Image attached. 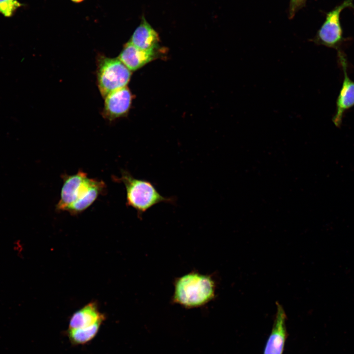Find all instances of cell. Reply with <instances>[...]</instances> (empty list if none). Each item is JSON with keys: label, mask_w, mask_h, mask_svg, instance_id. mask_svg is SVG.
<instances>
[{"label": "cell", "mask_w": 354, "mask_h": 354, "mask_svg": "<svg viewBox=\"0 0 354 354\" xmlns=\"http://www.w3.org/2000/svg\"><path fill=\"white\" fill-rule=\"evenodd\" d=\"M214 283L209 276L192 272L177 280L173 299L185 307H199L214 297Z\"/></svg>", "instance_id": "1"}, {"label": "cell", "mask_w": 354, "mask_h": 354, "mask_svg": "<svg viewBox=\"0 0 354 354\" xmlns=\"http://www.w3.org/2000/svg\"><path fill=\"white\" fill-rule=\"evenodd\" d=\"M118 180L125 186L126 205L135 209L139 217L158 204L163 202L174 204L176 201L175 197L161 195L150 181L135 178L127 171L122 170Z\"/></svg>", "instance_id": "2"}, {"label": "cell", "mask_w": 354, "mask_h": 354, "mask_svg": "<svg viewBox=\"0 0 354 354\" xmlns=\"http://www.w3.org/2000/svg\"><path fill=\"white\" fill-rule=\"evenodd\" d=\"M97 60V84L104 98L111 92L126 87L131 72L118 58L101 55Z\"/></svg>", "instance_id": "3"}, {"label": "cell", "mask_w": 354, "mask_h": 354, "mask_svg": "<svg viewBox=\"0 0 354 354\" xmlns=\"http://www.w3.org/2000/svg\"><path fill=\"white\" fill-rule=\"evenodd\" d=\"M353 0H344L342 3L328 12L326 18L311 41L318 45L340 51V46L344 40L340 23V14L347 7H353Z\"/></svg>", "instance_id": "4"}, {"label": "cell", "mask_w": 354, "mask_h": 354, "mask_svg": "<svg viewBox=\"0 0 354 354\" xmlns=\"http://www.w3.org/2000/svg\"><path fill=\"white\" fill-rule=\"evenodd\" d=\"M62 179L60 198L56 206L58 211H66L74 203L86 197L94 178H89L87 173L79 170L75 174L64 175Z\"/></svg>", "instance_id": "5"}, {"label": "cell", "mask_w": 354, "mask_h": 354, "mask_svg": "<svg viewBox=\"0 0 354 354\" xmlns=\"http://www.w3.org/2000/svg\"><path fill=\"white\" fill-rule=\"evenodd\" d=\"M338 56L343 69L344 79L336 100V111L332 120L336 127H339L346 111L354 106V81L348 76L347 60L341 50L338 51Z\"/></svg>", "instance_id": "6"}, {"label": "cell", "mask_w": 354, "mask_h": 354, "mask_svg": "<svg viewBox=\"0 0 354 354\" xmlns=\"http://www.w3.org/2000/svg\"><path fill=\"white\" fill-rule=\"evenodd\" d=\"M132 98L127 87L111 92L104 98L103 117L109 121L125 117L131 107Z\"/></svg>", "instance_id": "7"}, {"label": "cell", "mask_w": 354, "mask_h": 354, "mask_svg": "<svg viewBox=\"0 0 354 354\" xmlns=\"http://www.w3.org/2000/svg\"><path fill=\"white\" fill-rule=\"evenodd\" d=\"M277 311L271 331L266 342L263 354H283L287 332L286 315L282 307L277 304Z\"/></svg>", "instance_id": "8"}, {"label": "cell", "mask_w": 354, "mask_h": 354, "mask_svg": "<svg viewBox=\"0 0 354 354\" xmlns=\"http://www.w3.org/2000/svg\"><path fill=\"white\" fill-rule=\"evenodd\" d=\"M159 50H145L129 41L124 45L118 58L131 71H136L157 59Z\"/></svg>", "instance_id": "9"}, {"label": "cell", "mask_w": 354, "mask_h": 354, "mask_svg": "<svg viewBox=\"0 0 354 354\" xmlns=\"http://www.w3.org/2000/svg\"><path fill=\"white\" fill-rule=\"evenodd\" d=\"M159 41L158 33L144 17L129 40L136 47L145 50H159Z\"/></svg>", "instance_id": "10"}, {"label": "cell", "mask_w": 354, "mask_h": 354, "mask_svg": "<svg viewBox=\"0 0 354 354\" xmlns=\"http://www.w3.org/2000/svg\"><path fill=\"white\" fill-rule=\"evenodd\" d=\"M103 317V315L99 312L96 303H89L73 315L69 322V329L89 326Z\"/></svg>", "instance_id": "11"}, {"label": "cell", "mask_w": 354, "mask_h": 354, "mask_svg": "<svg viewBox=\"0 0 354 354\" xmlns=\"http://www.w3.org/2000/svg\"><path fill=\"white\" fill-rule=\"evenodd\" d=\"M104 318L98 320L95 324L89 326L77 329H69V335L75 343L84 344L91 340L97 333Z\"/></svg>", "instance_id": "12"}, {"label": "cell", "mask_w": 354, "mask_h": 354, "mask_svg": "<svg viewBox=\"0 0 354 354\" xmlns=\"http://www.w3.org/2000/svg\"><path fill=\"white\" fill-rule=\"evenodd\" d=\"M22 6L17 0H0V13L6 17H12Z\"/></svg>", "instance_id": "13"}, {"label": "cell", "mask_w": 354, "mask_h": 354, "mask_svg": "<svg viewBox=\"0 0 354 354\" xmlns=\"http://www.w3.org/2000/svg\"><path fill=\"white\" fill-rule=\"evenodd\" d=\"M306 0H290L289 6L290 19H292L295 16V13L305 4Z\"/></svg>", "instance_id": "14"}, {"label": "cell", "mask_w": 354, "mask_h": 354, "mask_svg": "<svg viewBox=\"0 0 354 354\" xmlns=\"http://www.w3.org/2000/svg\"><path fill=\"white\" fill-rule=\"evenodd\" d=\"M13 248L17 255H20L23 250V245L19 240H16L13 245Z\"/></svg>", "instance_id": "15"}, {"label": "cell", "mask_w": 354, "mask_h": 354, "mask_svg": "<svg viewBox=\"0 0 354 354\" xmlns=\"http://www.w3.org/2000/svg\"><path fill=\"white\" fill-rule=\"evenodd\" d=\"M72 1L75 3H80L84 0H71Z\"/></svg>", "instance_id": "16"}]
</instances>
